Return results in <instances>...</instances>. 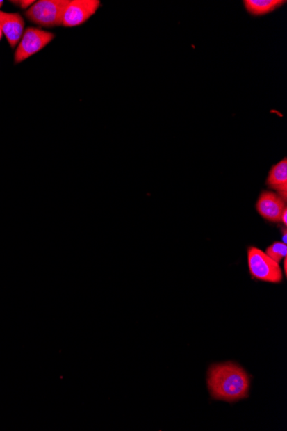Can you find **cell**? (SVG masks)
Segmentation results:
<instances>
[{"label":"cell","mask_w":287,"mask_h":431,"mask_svg":"<svg viewBox=\"0 0 287 431\" xmlns=\"http://www.w3.org/2000/svg\"><path fill=\"white\" fill-rule=\"evenodd\" d=\"M99 0H72L65 6L63 24L65 27H75L85 24L99 8Z\"/></svg>","instance_id":"cell-5"},{"label":"cell","mask_w":287,"mask_h":431,"mask_svg":"<svg viewBox=\"0 0 287 431\" xmlns=\"http://www.w3.org/2000/svg\"><path fill=\"white\" fill-rule=\"evenodd\" d=\"M283 233L284 234H283L282 241H283V243H284V244L286 245V236H287L286 230V229L283 230Z\"/></svg>","instance_id":"cell-13"},{"label":"cell","mask_w":287,"mask_h":431,"mask_svg":"<svg viewBox=\"0 0 287 431\" xmlns=\"http://www.w3.org/2000/svg\"><path fill=\"white\" fill-rule=\"evenodd\" d=\"M268 186L278 192V195L286 202L287 195V161L282 159L272 166L267 179Z\"/></svg>","instance_id":"cell-8"},{"label":"cell","mask_w":287,"mask_h":431,"mask_svg":"<svg viewBox=\"0 0 287 431\" xmlns=\"http://www.w3.org/2000/svg\"><path fill=\"white\" fill-rule=\"evenodd\" d=\"M266 254L276 263H281L287 257V246L284 243L275 242L266 250Z\"/></svg>","instance_id":"cell-10"},{"label":"cell","mask_w":287,"mask_h":431,"mask_svg":"<svg viewBox=\"0 0 287 431\" xmlns=\"http://www.w3.org/2000/svg\"><path fill=\"white\" fill-rule=\"evenodd\" d=\"M286 202L278 194L263 191L258 199L256 209L265 220L278 223L281 222L282 213L286 209Z\"/></svg>","instance_id":"cell-6"},{"label":"cell","mask_w":287,"mask_h":431,"mask_svg":"<svg viewBox=\"0 0 287 431\" xmlns=\"http://www.w3.org/2000/svg\"><path fill=\"white\" fill-rule=\"evenodd\" d=\"M282 0H245V3L247 12L253 16H263L274 12L286 3Z\"/></svg>","instance_id":"cell-9"},{"label":"cell","mask_w":287,"mask_h":431,"mask_svg":"<svg viewBox=\"0 0 287 431\" xmlns=\"http://www.w3.org/2000/svg\"><path fill=\"white\" fill-rule=\"evenodd\" d=\"M0 28L12 48L20 41L24 29V20L20 14L0 12Z\"/></svg>","instance_id":"cell-7"},{"label":"cell","mask_w":287,"mask_h":431,"mask_svg":"<svg viewBox=\"0 0 287 431\" xmlns=\"http://www.w3.org/2000/svg\"><path fill=\"white\" fill-rule=\"evenodd\" d=\"M281 222H282L283 224H285L286 226L287 225V209H285L284 212H283L282 213Z\"/></svg>","instance_id":"cell-12"},{"label":"cell","mask_w":287,"mask_h":431,"mask_svg":"<svg viewBox=\"0 0 287 431\" xmlns=\"http://www.w3.org/2000/svg\"><path fill=\"white\" fill-rule=\"evenodd\" d=\"M68 0H41L35 2L25 15L33 23L43 27L59 26L63 24V16Z\"/></svg>","instance_id":"cell-3"},{"label":"cell","mask_w":287,"mask_h":431,"mask_svg":"<svg viewBox=\"0 0 287 431\" xmlns=\"http://www.w3.org/2000/svg\"><path fill=\"white\" fill-rule=\"evenodd\" d=\"M18 3H19V6L22 9H30L35 2L33 1V0H22V1Z\"/></svg>","instance_id":"cell-11"},{"label":"cell","mask_w":287,"mask_h":431,"mask_svg":"<svg viewBox=\"0 0 287 431\" xmlns=\"http://www.w3.org/2000/svg\"><path fill=\"white\" fill-rule=\"evenodd\" d=\"M286 261H287V259H286V258H285V259H284V271H285V274H286V273H287V270H286Z\"/></svg>","instance_id":"cell-14"},{"label":"cell","mask_w":287,"mask_h":431,"mask_svg":"<svg viewBox=\"0 0 287 431\" xmlns=\"http://www.w3.org/2000/svg\"><path fill=\"white\" fill-rule=\"evenodd\" d=\"M248 264L253 278L271 284H279L282 282V270L279 263L260 249H248Z\"/></svg>","instance_id":"cell-2"},{"label":"cell","mask_w":287,"mask_h":431,"mask_svg":"<svg viewBox=\"0 0 287 431\" xmlns=\"http://www.w3.org/2000/svg\"><path fill=\"white\" fill-rule=\"evenodd\" d=\"M208 387L214 400L233 403L249 396V376L233 362L215 364L209 368Z\"/></svg>","instance_id":"cell-1"},{"label":"cell","mask_w":287,"mask_h":431,"mask_svg":"<svg viewBox=\"0 0 287 431\" xmlns=\"http://www.w3.org/2000/svg\"><path fill=\"white\" fill-rule=\"evenodd\" d=\"M2 35H3V31L1 30V28H0V40L2 39Z\"/></svg>","instance_id":"cell-15"},{"label":"cell","mask_w":287,"mask_h":431,"mask_svg":"<svg viewBox=\"0 0 287 431\" xmlns=\"http://www.w3.org/2000/svg\"><path fill=\"white\" fill-rule=\"evenodd\" d=\"M3 1H0V8H1V7L3 6Z\"/></svg>","instance_id":"cell-16"},{"label":"cell","mask_w":287,"mask_h":431,"mask_svg":"<svg viewBox=\"0 0 287 431\" xmlns=\"http://www.w3.org/2000/svg\"><path fill=\"white\" fill-rule=\"evenodd\" d=\"M54 35L40 29L28 28L22 38L15 53V63H22L35 54L41 51L53 41Z\"/></svg>","instance_id":"cell-4"}]
</instances>
